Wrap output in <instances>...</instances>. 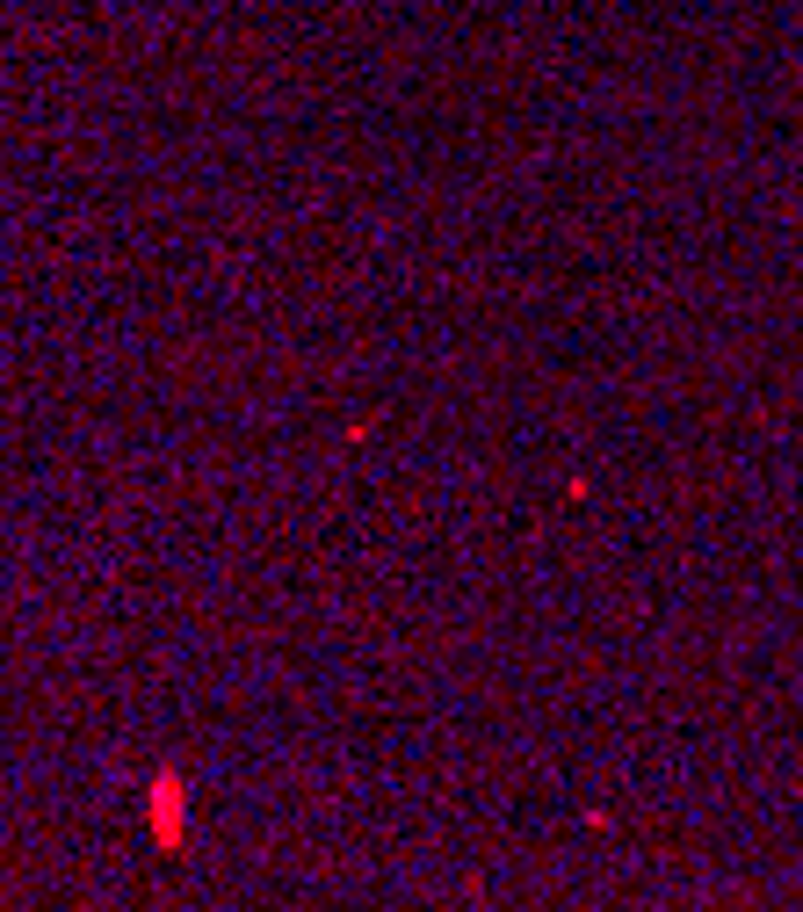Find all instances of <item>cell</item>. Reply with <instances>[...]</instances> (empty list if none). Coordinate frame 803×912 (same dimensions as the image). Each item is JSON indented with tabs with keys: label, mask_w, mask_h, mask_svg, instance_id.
<instances>
[{
	"label": "cell",
	"mask_w": 803,
	"mask_h": 912,
	"mask_svg": "<svg viewBox=\"0 0 803 912\" xmlns=\"http://www.w3.org/2000/svg\"><path fill=\"white\" fill-rule=\"evenodd\" d=\"M152 826H160V840H181V782L174 775L152 789Z\"/></svg>",
	"instance_id": "1"
}]
</instances>
